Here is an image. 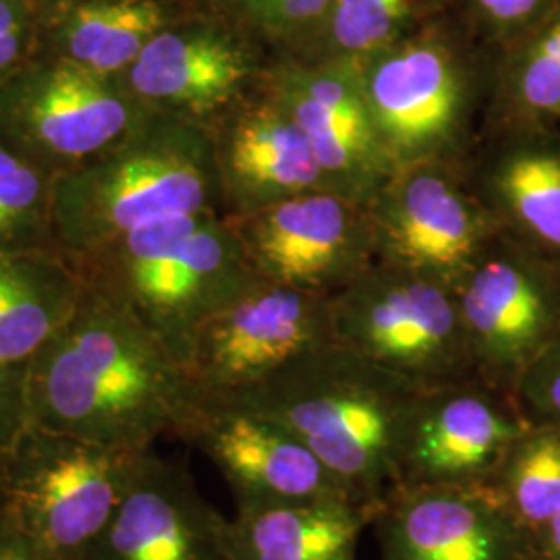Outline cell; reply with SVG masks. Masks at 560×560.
I'll use <instances>...</instances> for the list:
<instances>
[{
  "instance_id": "83f0119b",
  "label": "cell",
  "mask_w": 560,
  "mask_h": 560,
  "mask_svg": "<svg viewBox=\"0 0 560 560\" xmlns=\"http://www.w3.org/2000/svg\"><path fill=\"white\" fill-rule=\"evenodd\" d=\"M469 13L494 38L521 42L550 20L559 0H465Z\"/></svg>"
},
{
  "instance_id": "4fadbf2b",
  "label": "cell",
  "mask_w": 560,
  "mask_h": 560,
  "mask_svg": "<svg viewBox=\"0 0 560 560\" xmlns=\"http://www.w3.org/2000/svg\"><path fill=\"white\" fill-rule=\"evenodd\" d=\"M529 425L517 397L478 376L423 390L400 455L399 488L494 483Z\"/></svg>"
},
{
  "instance_id": "ac0fdd59",
  "label": "cell",
  "mask_w": 560,
  "mask_h": 560,
  "mask_svg": "<svg viewBox=\"0 0 560 560\" xmlns=\"http://www.w3.org/2000/svg\"><path fill=\"white\" fill-rule=\"evenodd\" d=\"M254 75L256 55L235 32L166 23L119 80L148 110L208 125L243 101Z\"/></svg>"
},
{
  "instance_id": "1f68e13d",
  "label": "cell",
  "mask_w": 560,
  "mask_h": 560,
  "mask_svg": "<svg viewBox=\"0 0 560 560\" xmlns=\"http://www.w3.org/2000/svg\"><path fill=\"white\" fill-rule=\"evenodd\" d=\"M0 560H62L0 511Z\"/></svg>"
},
{
  "instance_id": "7402d4cb",
  "label": "cell",
  "mask_w": 560,
  "mask_h": 560,
  "mask_svg": "<svg viewBox=\"0 0 560 560\" xmlns=\"http://www.w3.org/2000/svg\"><path fill=\"white\" fill-rule=\"evenodd\" d=\"M85 280L59 249L0 254V360L27 365L73 316Z\"/></svg>"
},
{
  "instance_id": "d6986e66",
  "label": "cell",
  "mask_w": 560,
  "mask_h": 560,
  "mask_svg": "<svg viewBox=\"0 0 560 560\" xmlns=\"http://www.w3.org/2000/svg\"><path fill=\"white\" fill-rule=\"evenodd\" d=\"M222 201L233 217L314 189H330L300 125L279 104L243 101L208 125Z\"/></svg>"
},
{
  "instance_id": "5bb4252c",
  "label": "cell",
  "mask_w": 560,
  "mask_h": 560,
  "mask_svg": "<svg viewBox=\"0 0 560 560\" xmlns=\"http://www.w3.org/2000/svg\"><path fill=\"white\" fill-rule=\"evenodd\" d=\"M372 527L381 560H532V534L494 483L399 488Z\"/></svg>"
},
{
  "instance_id": "8992f818",
  "label": "cell",
  "mask_w": 560,
  "mask_h": 560,
  "mask_svg": "<svg viewBox=\"0 0 560 560\" xmlns=\"http://www.w3.org/2000/svg\"><path fill=\"white\" fill-rule=\"evenodd\" d=\"M145 453L27 423L0 455V511L59 559L85 560Z\"/></svg>"
},
{
  "instance_id": "9a60e30c",
  "label": "cell",
  "mask_w": 560,
  "mask_h": 560,
  "mask_svg": "<svg viewBox=\"0 0 560 560\" xmlns=\"http://www.w3.org/2000/svg\"><path fill=\"white\" fill-rule=\"evenodd\" d=\"M266 92L300 125L328 187L368 203L393 168L361 90L360 62L282 65L268 75Z\"/></svg>"
},
{
  "instance_id": "3957f363",
  "label": "cell",
  "mask_w": 560,
  "mask_h": 560,
  "mask_svg": "<svg viewBox=\"0 0 560 560\" xmlns=\"http://www.w3.org/2000/svg\"><path fill=\"white\" fill-rule=\"evenodd\" d=\"M222 201L206 125L150 113L122 140L55 179L60 254L80 258L145 222L219 212Z\"/></svg>"
},
{
  "instance_id": "277c9868",
  "label": "cell",
  "mask_w": 560,
  "mask_h": 560,
  "mask_svg": "<svg viewBox=\"0 0 560 560\" xmlns=\"http://www.w3.org/2000/svg\"><path fill=\"white\" fill-rule=\"evenodd\" d=\"M69 260L179 363L201 322L258 279L231 222L214 210L145 222Z\"/></svg>"
},
{
  "instance_id": "f1b7e54d",
  "label": "cell",
  "mask_w": 560,
  "mask_h": 560,
  "mask_svg": "<svg viewBox=\"0 0 560 560\" xmlns=\"http://www.w3.org/2000/svg\"><path fill=\"white\" fill-rule=\"evenodd\" d=\"M515 397L529 420L560 423V328L523 374Z\"/></svg>"
},
{
  "instance_id": "484cf974",
  "label": "cell",
  "mask_w": 560,
  "mask_h": 560,
  "mask_svg": "<svg viewBox=\"0 0 560 560\" xmlns=\"http://www.w3.org/2000/svg\"><path fill=\"white\" fill-rule=\"evenodd\" d=\"M409 0H332L320 32L326 59L361 62L405 34Z\"/></svg>"
},
{
  "instance_id": "cb8c5ba5",
  "label": "cell",
  "mask_w": 560,
  "mask_h": 560,
  "mask_svg": "<svg viewBox=\"0 0 560 560\" xmlns=\"http://www.w3.org/2000/svg\"><path fill=\"white\" fill-rule=\"evenodd\" d=\"M506 504L534 536L560 513V423L532 421L494 480Z\"/></svg>"
},
{
  "instance_id": "f546056e",
  "label": "cell",
  "mask_w": 560,
  "mask_h": 560,
  "mask_svg": "<svg viewBox=\"0 0 560 560\" xmlns=\"http://www.w3.org/2000/svg\"><path fill=\"white\" fill-rule=\"evenodd\" d=\"M241 11L277 36H295L303 30L316 32L332 0H235Z\"/></svg>"
},
{
  "instance_id": "4316f807",
  "label": "cell",
  "mask_w": 560,
  "mask_h": 560,
  "mask_svg": "<svg viewBox=\"0 0 560 560\" xmlns=\"http://www.w3.org/2000/svg\"><path fill=\"white\" fill-rule=\"evenodd\" d=\"M506 88L529 125L560 115V9L525 36L511 60Z\"/></svg>"
},
{
  "instance_id": "d6a6232c",
  "label": "cell",
  "mask_w": 560,
  "mask_h": 560,
  "mask_svg": "<svg viewBox=\"0 0 560 560\" xmlns=\"http://www.w3.org/2000/svg\"><path fill=\"white\" fill-rule=\"evenodd\" d=\"M532 560H560V513L532 536Z\"/></svg>"
},
{
  "instance_id": "ffe728a7",
  "label": "cell",
  "mask_w": 560,
  "mask_h": 560,
  "mask_svg": "<svg viewBox=\"0 0 560 560\" xmlns=\"http://www.w3.org/2000/svg\"><path fill=\"white\" fill-rule=\"evenodd\" d=\"M478 179L494 222L560 264V136L529 127L502 140Z\"/></svg>"
},
{
  "instance_id": "5b68a950",
  "label": "cell",
  "mask_w": 560,
  "mask_h": 560,
  "mask_svg": "<svg viewBox=\"0 0 560 560\" xmlns=\"http://www.w3.org/2000/svg\"><path fill=\"white\" fill-rule=\"evenodd\" d=\"M332 340L420 390L478 376L451 282L370 266L328 295Z\"/></svg>"
},
{
  "instance_id": "44dd1931",
  "label": "cell",
  "mask_w": 560,
  "mask_h": 560,
  "mask_svg": "<svg viewBox=\"0 0 560 560\" xmlns=\"http://www.w3.org/2000/svg\"><path fill=\"white\" fill-rule=\"evenodd\" d=\"M229 520L233 560H358L374 515L347 497L240 501Z\"/></svg>"
},
{
  "instance_id": "ba28073f",
  "label": "cell",
  "mask_w": 560,
  "mask_h": 560,
  "mask_svg": "<svg viewBox=\"0 0 560 560\" xmlns=\"http://www.w3.org/2000/svg\"><path fill=\"white\" fill-rule=\"evenodd\" d=\"M363 96L393 171L441 162L474 110L476 69L448 34L425 27L360 62Z\"/></svg>"
},
{
  "instance_id": "6da1fadb",
  "label": "cell",
  "mask_w": 560,
  "mask_h": 560,
  "mask_svg": "<svg viewBox=\"0 0 560 560\" xmlns=\"http://www.w3.org/2000/svg\"><path fill=\"white\" fill-rule=\"evenodd\" d=\"M25 395L30 423L125 451L177 436L196 400L161 340L90 284L73 316L27 363Z\"/></svg>"
},
{
  "instance_id": "52a82bcc",
  "label": "cell",
  "mask_w": 560,
  "mask_h": 560,
  "mask_svg": "<svg viewBox=\"0 0 560 560\" xmlns=\"http://www.w3.org/2000/svg\"><path fill=\"white\" fill-rule=\"evenodd\" d=\"M150 113L119 78L50 55L30 57L0 81V145L57 179L122 140Z\"/></svg>"
},
{
  "instance_id": "9c48e42d",
  "label": "cell",
  "mask_w": 560,
  "mask_h": 560,
  "mask_svg": "<svg viewBox=\"0 0 560 560\" xmlns=\"http://www.w3.org/2000/svg\"><path fill=\"white\" fill-rule=\"evenodd\" d=\"M328 342L326 295L256 279L201 322L180 365L196 399H237Z\"/></svg>"
},
{
  "instance_id": "603a6c76",
  "label": "cell",
  "mask_w": 560,
  "mask_h": 560,
  "mask_svg": "<svg viewBox=\"0 0 560 560\" xmlns=\"http://www.w3.org/2000/svg\"><path fill=\"white\" fill-rule=\"evenodd\" d=\"M166 23L168 15L159 0L69 2L57 21L50 57L104 78H120Z\"/></svg>"
},
{
  "instance_id": "e0dca14e",
  "label": "cell",
  "mask_w": 560,
  "mask_h": 560,
  "mask_svg": "<svg viewBox=\"0 0 560 560\" xmlns=\"http://www.w3.org/2000/svg\"><path fill=\"white\" fill-rule=\"evenodd\" d=\"M85 560H233L229 520L183 465L150 448Z\"/></svg>"
},
{
  "instance_id": "8fae6325",
  "label": "cell",
  "mask_w": 560,
  "mask_h": 560,
  "mask_svg": "<svg viewBox=\"0 0 560 560\" xmlns=\"http://www.w3.org/2000/svg\"><path fill=\"white\" fill-rule=\"evenodd\" d=\"M243 258L266 282L332 295L376 252L368 203L314 189L229 219Z\"/></svg>"
},
{
  "instance_id": "e575fe53",
  "label": "cell",
  "mask_w": 560,
  "mask_h": 560,
  "mask_svg": "<svg viewBox=\"0 0 560 560\" xmlns=\"http://www.w3.org/2000/svg\"><path fill=\"white\" fill-rule=\"evenodd\" d=\"M65 2H67V4H69V2H81V0H65Z\"/></svg>"
},
{
  "instance_id": "7c38bea8",
  "label": "cell",
  "mask_w": 560,
  "mask_h": 560,
  "mask_svg": "<svg viewBox=\"0 0 560 560\" xmlns=\"http://www.w3.org/2000/svg\"><path fill=\"white\" fill-rule=\"evenodd\" d=\"M376 249L386 264L457 287L499 224L442 162L393 171L368 200Z\"/></svg>"
},
{
  "instance_id": "2e32d148",
  "label": "cell",
  "mask_w": 560,
  "mask_h": 560,
  "mask_svg": "<svg viewBox=\"0 0 560 560\" xmlns=\"http://www.w3.org/2000/svg\"><path fill=\"white\" fill-rule=\"evenodd\" d=\"M177 439L217 465L235 502L347 497L289 428L240 400H194Z\"/></svg>"
},
{
  "instance_id": "4dcf8cb0",
  "label": "cell",
  "mask_w": 560,
  "mask_h": 560,
  "mask_svg": "<svg viewBox=\"0 0 560 560\" xmlns=\"http://www.w3.org/2000/svg\"><path fill=\"white\" fill-rule=\"evenodd\" d=\"M25 368L0 360V455L20 436L27 420Z\"/></svg>"
},
{
  "instance_id": "d4e9b609",
  "label": "cell",
  "mask_w": 560,
  "mask_h": 560,
  "mask_svg": "<svg viewBox=\"0 0 560 560\" xmlns=\"http://www.w3.org/2000/svg\"><path fill=\"white\" fill-rule=\"evenodd\" d=\"M52 189L50 175L0 145V254L59 249Z\"/></svg>"
},
{
  "instance_id": "836d02e7",
  "label": "cell",
  "mask_w": 560,
  "mask_h": 560,
  "mask_svg": "<svg viewBox=\"0 0 560 560\" xmlns=\"http://www.w3.org/2000/svg\"><path fill=\"white\" fill-rule=\"evenodd\" d=\"M30 23H34L30 0H0V34Z\"/></svg>"
},
{
  "instance_id": "30bf717a",
  "label": "cell",
  "mask_w": 560,
  "mask_h": 560,
  "mask_svg": "<svg viewBox=\"0 0 560 560\" xmlns=\"http://www.w3.org/2000/svg\"><path fill=\"white\" fill-rule=\"evenodd\" d=\"M478 378L517 393L560 328V264L497 231L457 287Z\"/></svg>"
},
{
  "instance_id": "7a4b0ae2",
  "label": "cell",
  "mask_w": 560,
  "mask_h": 560,
  "mask_svg": "<svg viewBox=\"0 0 560 560\" xmlns=\"http://www.w3.org/2000/svg\"><path fill=\"white\" fill-rule=\"evenodd\" d=\"M423 390L335 340L237 397L289 428L372 515L399 490L409 421Z\"/></svg>"
}]
</instances>
